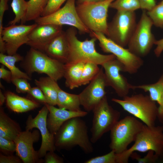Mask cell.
Listing matches in <instances>:
<instances>
[{
	"instance_id": "b9f144b4",
	"label": "cell",
	"mask_w": 163,
	"mask_h": 163,
	"mask_svg": "<svg viewBox=\"0 0 163 163\" xmlns=\"http://www.w3.org/2000/svg\"><path fill=\"white\" fill-rule=\"evenodd\" d=\"M4 65L2 64L0 68V78L8 83L11 82L12 75L10 70L6 69Z\"/></svg>"
},
{
	"instance_id": "83f0119b",
	"label": "cell",
	"mask_w": 163,
	"mask_h": 163,
	"mask_svg": "<svg viewBox=\"0 0 163 163\" xmlns=\"http://www.w3.org/2000/svg\"><path fill=\"white\" fill-rule=\"evenodd\" d=\"M49 0H29L27 1V8L25 18L26 21H34L41 16Z\"/></svg>"
},
{
	"instance_id": "9c48e42d",
	"label": "cell",
	"mask_w": 163,
	"mask_h": 163,
	"mask_svg": "<svg viewBox=\"0 0 163 163\" xmlns=\"http://www.w3.org/2000/svg\"><path fill=\"white\" fill-rule=\"evenodd\" d=\"M92 111L93 117L90 140L92 143H95L104 134L110 131L119 120L120 114L109 104L106 95Z\"/></svg>"
},
{
	"instance_id": "5bb4252c",
	"label": "cell",
	"mask_w": 163,
	"mask_h": 163,
	"mask_svg": "<svg viewBox=\"0 0 163 163\" xmlns=\"http://www.w3.org/2000/svg\"><path fill=\"white\" fill-rule=\"evenodd\" d=\"M49 112L47 107L44 104L35 117L29 115L26 122L25 130L30 131L34 128H36L40 131L42 142L38 151L40 158L44 157L47 152H54L56 149L54 135L50 131L47 126V119Z\"/></svg>"
},
{
	"instance_id": "7bdbcfd3",
	"label": "cell",
	"mask_w": 163,
	"mask_h": 163,
	"mask_svg": "<svg viewBox=\"0 0 163 163\" xmlns=\"http://www.w3.org/2000/svg\"><path fill=\"white\" fill-rule=\"evenodd\" d=\"M10 0H0V22L2 23L5 11L8 9V2Z\"/></svg>"
},
{
	"instance_id": "ba28073f",
	"label": "cell",
	"mask_w": 163,
	"mask_h": 163,
	"mask_svg": "<svg viewBox=\"0 0 163 163\" xmlns=\"http://www.w3.org/2000/svg\"><path fill=\"white\" fill-rule=\"evenodd\" d=\"M90 35L99 42L102 50L106 53H110L123 65L124 72L130 74L136 73L143 64L142 58L135 55L128 49L116 43L104 34L91 31Z\"/></svg>"
},
{
	"instance_id": "44dd1931",
	"label": "cell",
	"mask_w": 163,
	"mask_h": 163,
	"mask_svg": "<svg viewBox=\"0 0 163 163\" xmlns=\"http://www.w3.org/2000/svg\"><path fill=\"white\" fill-rule=\"evenodd\" d=\"M5 94L7 107L17 113L26 112L37 108L40 104L30 98L20 96L11 91H6Z\"/></svg>"
},
{
	"instance_id": "7c38bea8",
	"label": "cell",
	"mask_w": 163,
	"mask_h": 163,
	"mask_svg": "<svg viewBox=\"0 0 163 163\" xmlns=\"http://www.w3.org/2000/svg\"><path fill=\"white\" fill-rule=\"evenodd\" d=\"M75 0H67L64 6L53 13L40 16L34 20L37 24H50L59 25H66L77 28L81 33H90L91 31L83 24L77 12Z\"/></svg>"
},
{
	"instance_id": "603a6c76",
	"label": "cell",
	"mask_w": 163,
	"mask_h": 163,
	"mask_svg": "<svg viewBox=\"0 0 163 163\" xmlns=\"http://www.w3.org/2000/svg\"><path fill=\"white\" fill-rule=\"evenodd\" d=\"M85 63L82 62L64 64L63 77L66 87L73 89L81 86L82 75Z\"/></svg>"
},
{
	"instance_id": "30bf717a",
	"label": "cell",
	"mask_w": 163,
	"mask_h": 163,
	"mask_svg": "<svg viewBox=\"0 0 163 163\" xmlns=\"http://www.w3.org/2000/svg\"><path fill=\"white\" fill-rule=\"evenodd\" d=\"M153 25L147 12L143 11L127 45L131 52L141 58L146 56L155 44L156 40L151 30Z\"/></svg>"
},
{
	"instance_id": "8fae6325",
	"label": "cell",
	"mask_w": 163,
	"mask_h": 163,
	"mask_svg": "<svg viewBox=\"0 0 163 163\" xmlns=\"http://www.w3.org/2000/svg\"><path fill=\"white\" fill-rule=\"evenodd\" d=\"M137 24L135 11H117L108 23L107 37L125 47L128 45Z\"/></svg>"
},
{
	"instance_id": "277c9868",
	"label": "cell",
	"mask_w": 163,
	"mask_h": 163,
	"mask_svg": "<svg viewBox=\"0 0 163 163\" xmlns=\"http://www.w3.org/2000/svg\"><path fill=\"white\" fill-rule=\"evenodd\" d=\"M22 61V66L29 76L34 72L44 73L56 81L63 77L65 64L33 48Z\"/></svg>"
},
{
	"instance_id": "e575fe53",
	"label": "cell",
	"mask_w": 163,
	"mask_h": 163,
	"mask_svg": "<svg viewBox=\"0 0 163 163\" xmlns=\"http://www.w3.org/2000/svg\"><path fill=\"white\" fill-rule=\"evenodd\" d=\"M30 99L39 103L48 104V101L42 90L38 87L31 88L27 93Z\"/></svg>"
},
{
	"instance_id": "4dcf8cb0",
	"label": "cell",
	"mask_w": 163,
	"mask_h": 163,
	"mask_svg": "<svg viewBox=\"0 0 163 163\" xmlns=\"http://www.w3.org/2000/svg\"><path fill=\"white\" fill-rule=\"evenodd\" d=\"M110 7L117 11H132L140 8L138 0H115Z\"/></svg>"
},
{
	"instance_id": "60d3db41",
	"label": "cell",
	"mask_w": 163,
	"mask_h": 163,
	"mask_svg": "<svg viewBox=\"0 0 163 163\" xmlns=\"http://www.w3.org/2000/svg\"><path fill=\"white\" fill-rule=\"evenodd\" d=\"M140 8L147 10H152L156 5L155 0H138Z\"/></svg>"
},
{
	"instance_id": "ac0fdd59",
	"label": "cell",
	"mask_w": 163,
	"mask_h": 163,
	"mask_svg": "<svg viewBox=\"0 0 163 163\" xmlns=\"http://www.w3.org/2000/svg\"><path fill=\"white\" fill-rule=\"evenodd\" d=\"M62 27L50 24H37L29 34L26 44L43 52L46 46L63 31Z\"/></svg>"
},
{
	"instance_id": "836d02e7",
	"label": "cell",
	"mask_w": 163,
	"mask_h": 163,
	"mask_svg": "<svg viewBox=\"0 0 163 163\" xmlns=\"http://www.w3.org/2000/svg\"><path fill=\"white\" fill-rule=\"evenodd\" d=\"M130 157L133 159H135L139 163H155L159 158V157L156 155L155 152L152 150L148 151L147 155L142 158L135 152L131 154Z\"/></svg>"
},
{
	"instance_id": "ab89813d",
	"label": "cell",
	"mask_w": 163,
	"mask_h": 163,
	"mask_svg": "<svg viewBox=\"0 0 163 163\" xmlns=\"http://www.w3.org/2000/svg\"><path fill=\"white\" fill-rule=\"evenodd\" d=\"M21 160L18 156L12 155H4L0 153V163H21Z\"/></svg>"
},
{
	"instance_id": "d6986e66",
	"label": "cell",
	"mask_w": 163,
	"mask_h": 163,
	"mask_svg": "<svg viewBox=\"0 0 163 163\" xmlns=\"http://www.w3.org/2000/svg\"><path fill=\"white\" fill-rule=\"evenodd\" d=\"M49 110L47 119V128L50 131L55 135L62 124L67 120L73 117H82L87 115L88 112L81 110L73 111L57 108L54 106L45 104Z\"/></svg>"
},
{
	"instance_id": "e0dca14e",
	"label": "cell",
	"mask_w": 163,
	"mask_h": 163,
	"mask_svg": "<svg viewBox=\"0 0 163 163\" xmlns=\"http://www.w3.org/2000/svg\"><path fill=\"white\" fill-rule=\"evenodd\" d=\"M39 131L35 129L33 131H21L14 141L16 144L15 152L24 163H43V160L39 157L38 151L33 147L34 143L39 139Z\"/></svg>"
},
{
	"instance_id": "f546056e",
	"label": "cell",
	"mask_w": 163,
	"mask_h": 163,
	"mask_svg": "<svg viewBox=\"0 0 163 163\" xmlns=\"http://www.w3.org/2000/svg\"><path fill=\"white\" fill-rule=\"evenodd\" d=\"M98 65L91 62L85 63L82 75L81 86L89 84L96 76L100 69Z\"/></svg>"
},
{
	"instance_id": "ffe728a7",
	"label": "cell",
	"mask_w": 163,
	"mask_h": 163,
	"mask_svg": "<svg viewBox=\"0 0 163 163\" xmlns=\"http://www.w3.org/2000/svg\"><path fill=\"white\" fill-rule=\"evenodd\" d=\"M69 51L65 32L62 31L46 46L43 52L50 57L65 64L67 61Z\"/></svg>"
},
{
	"instance_id": "d590c367",
	"label": "cell",
	"mask_w": 163,
	"mask_h": 163,
	"mask_svg": "<svg viewBox=\"0 0 163 163\" xmlns=\"http://www.w3.org/2000/svg\"><path fill=\"white\" fill-rule=\"evenodd\" d=\"M28 79L24 78H16L12 79L11 82L15 86L16 91L18 93H27L31 89L30 84Z\"/></svg>"
},
{
	"instance_id": "4316f807",
	"label": "cell",
	"mask_w": 163,
	"mask_h": 163,
	"mask_svg": "<svg viewBox=\"0 0 163 163\" xmlns=\"http://www.w3.org/2000/svg\"><path fill=\"white\" fill-rule=\"evenodd\" d=\"M141 89L145 92H149L151 98L155 102H157L159 104L163 92V73L158 81L154 83L138 85H132V89Z\"/></svg>"
},
{
	"instance_id": "7dc6e473",
	"label": "cell",
	"mask_w": 163,
	"mask_h": 163,
	"mask_svg": "<svg viewBox=\"0 0 163 163\" xmlns=\"http://www.w3.org/2000/svg\"><path fill=\"white\" fill-rule=\"evenodd\" d=\"M6 97L5 94L0 90V106H2L6 101Z\"/></svg>"
},
{
	"instance_id": "7402d4cb",
	"label": "cell",
	"mask_w": 163,
	"mask_h": 163,
	"mask_svg": "<svg viewBox=\"0 0 163 163\" xmlns=\"http://www.w3.org/2000/svg\"><path fill=\"white\" fill-rule=\"evenodd\" d=\"M21 131L19 124L11 119L0 106V136L14 141Z\"/></svg>"
},
{
	"instance_id": "6da1fadb",
	"label": "cell",
	"mask_w": 163,
	"mask_h": 163,
	"mask_svg": "<svg viewBox=\"0 0 163 163\" xmlns=\"http://www.w3.org/2000/svg\"><path fill=\"white\" fill-rule=\"evenodd\" d=\"M77 117L64 122L54 135L56 149L69 150L79 146L86 154L92 153L93 148L88 134L85 122Z\"/></svg>"
},
{
	"instance_id": "c3c4849f",
	"label": "cell",
	"mask_w": 163,
	"mask_h": 163,
	"mask_svg": "<svg viewBox=\"0 0 163 163\" xmlns=\"http://www.w3.org/2000/svg\"><path fill=\"white\" fill-rule=\"evenodd\" d=\"M0 87L1 88H2V89H4V87L2 85V84L1 83V82H0Z\"/></svg>"
},
{
	"instance_id": "7a4b0ae2",
	"label": "cell",
	"mask_w": 163,
	"mask_h": 163,
	"mask_svg": "<svg viewBox=\"0 0 163 163\" xmlns=\"http://www.w3.org/2000/svg\"><path fill=\"white\" fill-rule=\"evenodd\" d=\"M65 32L69 49L66 63L91 62L101 66L116 58L112 54L106 55L98 53L95 48V42L97 40L96 38L92 37L89 40L81 41L76 36L75 28L73 27L69 28Z\"/></svg>"
},
{
	"instance_id": "8d00e7d4",
	"label": "cell",
	"mask_w": 163,
	"mask_h": 163,
	"mask_svg": "<svg viewBox=\"0 0 163 163\" xmlns=\"http://www.w3.org/2000/svg\"><path fill=\"white\" fill-rule=\"evenodd\" d=\"M0 149L5 154H12L16 151L15 143L14 141L0 136Z\"/></svg>"
},
{
	"instance_id": "5b68a950",
	"label": "cell",
	"mask_w": 163,
	"mask_h": 163,
	"mask_svg": "<svg viewBox=\"0 0 163 163\" xmlns=\"http://www.w3.org/2000/svg\"><path fill=\"white\" fill-rule=\"evenodd\" d=\"M112 101L119 104L130 114L139 119L147 126H155L158 107L149 96L139 94L128 95L122 99L113 98Z\"/></svg>"
},
{
	"instance_id": "9a60e30c",
	"label": "cell",
	"mask_w": 163,
	"mask_h": 163,
	"mask_svg": "<svg viewBox=\"0 0 163 163\" xmlns=\"http://www.w3.org/2000/svg\"><path fill=\"white\" fill-rule=\"evenodd\" d=\"M107 86L103 68L88 85L78 94L81 105L85 111H92L106 95Z\"/></svg>"
},
{
	"instance_id": "8992f818",
	"label": "cell",
	"mask_w": 163,
	"mask_h": 163,
	"mask_svg": "<svg viewBox=\"0 0 163 163\" xmlns=\"http://www.w3.org/2000/svg\"><path fill=\"white\" fill-rule=\"evenodd\" d=\"M115 0L86 2L76 6L81 21L91 31L108 34L107 13L111 3Z\"/></svg>"
},
{
	"instance_id": "2e32d148",
	"label": "cell",
	"mask_w": 163,
	"mask_h": 163,
	"mask_svg": "<svg viewBox=\"0 0 163 163\" xmlns=\"http://www.w3.org/2000/svg\"><path fill=\"white\" fill-rule=\"evenodd\" d=\"M101 66L107 86L111 87L120 97L123 98L127 96L132 85L120 73L121 72H124L123 64L115 58L105 62Z\"/></svg>"
},
{
	"instance_id": "bcb514c9",
	"label": "cell",
	"mask_w": 163,
	"mask_h": 163,
	"mask_svg": "<svg viewBox=\"0 0 163 163\" xmlns=\"http://www.w3.org/2000/svg\"><path fill=\"white\" fill-rule=\"evenodd\" d=\"M105 0H77V5L86 2H96L104 1Z\"/></svg>"
},
{
	"instance_id": "d4e9b609",
	"label": "cell",
	"mask_w": 163,
	"mask_h": 163,
	"mask_svg": "<svg viewBox=\"0 0 163 163\" xmlns=\"http://www.w3.org/2000/svg\"><path fill=\"white\" fill-rule=\"evenodd\" d=\"M57 105L59 108L72 111L81 110L79 95L67 93L60 88L58 90Z\"/></svg>"
},
{
	"instance_id": "3957f363",
	"label": "cell",
	"mask_w": 163,
	"mask_h": 163,
	"mask_svg": "<svg viewBox=\"0 0 163 163\" xmlns=\"http://www.w3.org/2000/svg\"><path fill=\"white\" fill-rule=\"evenodd\" d=\"M153 151L160 157L163 155V127L144 125L133 145L120 154H116L117 163H127L131 154L138 151Z\"/></svg>"
},
{
	"instance_id": "d6a6232c",
	"label": "cell",
	"mask_w": 163,
	"mask_h": 163,
	"mask_svg": "<svg viewBox=\"0 0 163 163\" xmlns=\"http://www.w3.org/2000/svg\"><path fill=\"white\" fill-rule=\"evenodd\" d=\"M116 153L111 150L109 153L103 155L95 157L85 161V163H117Z\"/></svg>"
},
{
	"instance_id": "ee69618b",
	"label": "cell",
	"mask_w": 163,
	"mask_h": 163,
	"mask_svg": "<svg viewBox=\"0 0 163 163\" xmlns=\"http://www.w3.org/2000/svg\"><path fill=\"white\" fill-rule=\"evenodd\" d=\"M155 44L156 47L154 50V52L155 56L159 57L163 51V38L157 40H156Z\"/></svg>"
},
{
	"instance_id": "f35d334b",
	"label": "cell",
	"mask_w": 163,
	"mask_h": 163,
	"mask_svg": "<svg viewBox=\"0 0 163 163\" xmlns=\"http://www.w3.org/2000/svg\"><path fill=\"white\" fill-rule=\"evenodd\" d=\"M43 163H63V159L54 152H47L44 157Z\"/></svg>"
},
{
	"instance_id": "74e56055",
	"label": "cell",
	"mask_w": 163,
	"mask_h": 163,
	"mask_svg": "<svg viewBox=\"0 0 163 163\" xmlns=\"http://www.w3.org/2000/svg\"><path fill=\"white\" fill-rule=\"evenodd\" d=\"M66 0H49L41 16H47L56 11L60 8L61 5Z\"/></svg>"
},
{
	"instance_id": "1f68e13d",
	"label": "cell",
	"mask_w": 163,
	"mask_h": 163,
	"mask_svg": "<svg viewBox=\"0 0 163 163\" xmlns=\"http://www.w3.org/2000/svg\"><path fill=\"white\" fill-rule=\"evenodd\" d=\"M153 25L156 27L163 28V3L160 2L151 10L147 12Z\"/></svg>"
},
{
	"instance_id": "f6af8a7d",
	"label": "cell",
	"mask_w": 163,
	"mask_h": 163,
	"mask_svg": "<svg viewBox=\"0 0 163 163\" xmlns=\"http://www.w3.org/2000/svg\"><path fill=\"white\" fill-rule=\"evenodd\" d=\"M157 117L161 122L163 121V92L161 95L160 103L158 107Z\"/></svg>"
},
{
	"instance_id": "52a82bcc",
	"label": "cell",
	"mask_w": 163,
	"mask_h": 163,
	"mask_svg": "<svg viewBox=\"0 0 163 163\" xmlns=\"http://www.w3.org/2000/svg\"><path fill=\"white\" fill-rule=\"evenodd\" d=\"M144 124L135 117L126 116L119 120L110 130L111 150L118 154L127 149L128 145L135 141Z\"/></svg>"
},
{
	"instance_id": "4fadbf2b",
	"label": "cell",
	"mask_w": 163,
	"mask_h": 163,
	"mask_svg": "<svg viewBox=\"0 0 163 163\" xmlns=\"http://www.w3.org/2000/svg\"><path fill=\"white\" fill-rule=\"evenodd\" d=\"M37 25L35 23L30 25L15 24L3 27L0 35V53H6L10 55L17 53L21 46L27 43L29 34Z\"/></svg>"
},
{
	"instance_id": "681fc988",
	"label": "cell",
	"mask_w": 163,
	"mask_h": 163,
	"mask_svg": "<svg viewBox=\"0 0 163 163\" xmlns=\"http://www.w3.org/2000/svg\"><path fill=\"white\" fill-rule=\"evenodd\" d=\"M161 2L163 3V0H162Z\"/></svg>"
},
{
	"instance_id": "cb8c5ba5",
	"label": "cell",
	"mask_w": 163,
	"mask_h": 163,
	"mask_svg": "<svg viewBox=\"0 0 163 163\" xmlns=\"http://www.w3.org/2000/svg\"><path fill=\"white\" fill-rule=\"evenodd\" d=\"M34 82L43 91L48 101V104L57 105L58 90L60 88L57 81L48 76L35 79Z\"/></svg>"
},
{
	"instance_id": "f1b7e54d",
	"label": "cell",
	"mask_w": 163,
	"mask_h": 163,
	"mask_svg": "<svg viewBox=\"0 0 163 163\" xmlns=\"http://www.w3.org/2000/svg\"><path fill=\"white\" fill-rule=\"evenodd\" d=\"M11 6L15 16L14 18L9 22V24H15L20 22L23 24L25 23L27 1L25 0H12Z\"/></svg>"
},
{
	"instance_id": "484cf974",
	"label": "cell",
	"mask_w": 163,
	"mask_h": 163,
	"mask_svg": "<svg viewBox=\"0 0 163 163\" xmlns=\"http://www.w3.org/2000/svg\"><path fill=\"white\" fill-rule=\"evenodd\" d=\"M24 59L22 56L17 53L12 55L0 53V62L7 67L11 72L12 79L24 78L30 80L31 79L30 76L27 73L21 71L15 66L16 62L22 61Z\"/></svg>"
}]
</instances>
